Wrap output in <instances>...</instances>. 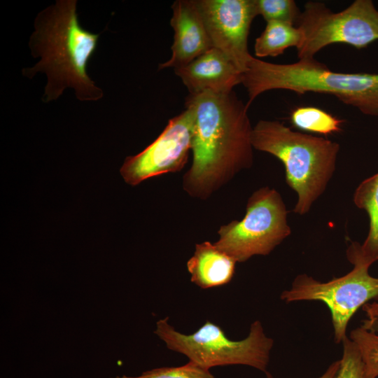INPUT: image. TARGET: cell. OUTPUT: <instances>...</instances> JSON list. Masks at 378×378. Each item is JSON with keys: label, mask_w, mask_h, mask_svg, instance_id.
Here are the masks:
<instances>
[{"label": "cell", "mask_w": 378, "mask_h": 378, "mask_svg": "<svg viewBox=\"0 0 378 378\" xmlns=\"http://www.w3.org/2000/svg\"><path fill=\"white\" fill-rule=\"evenodd\" d=\"M342 344V356L335 378H363L364 364L357 345L347 337Z\"/></svg>", "instance_id": "obj_20"}, {"label": "cell", "mask_w": 378, "mask_h": 378, "mask_svg": "<svg viewBox=\"0 0 378 378\" xmlns=\"http://www.w3.org/2000/svg\"><path fill=\"white\" fill-rule=\"evenodd\" d=\"M349 338L360 351L364 364L363 378H377L378 334L360 326L351 331Z\"/></svg>", "instance_id": "obj_17"}, {"label": "cell", "mask_w": 378, "mask_h": 378, "mask_svg": "<svg viewBox=\"0 0 378 378\" xmlns=\"http://www.w3.org/2000/svg\"><path fill=\"white\" fill-rule=\"evenodd\" d=\"M355 205L364 210L369 218V230L362 244L353 241L346 254L351 262L358 261L372 265L378 260V172L363 180L356 188Z\"/></svg>", "instance_id": "obj_14"}, {"label": "cell", "mask_w": 378, "mask_h": 378, "mask_svg": "<svg viewBox=\"0 0 378 378\" xmlns=\"http://www.w3.org/2000/svg\"><path fill=\"white\" fill-rule=\"evenodd\" d=\"M154 333L167 349L208 370L242 365L265 373L274 345L260 321L251 324L247 337L241 340H230L219 326L209 321L192 334L181 333L169 323L168 317L156 322Z\"/></svg>", "instance_id": "obj_5"}, {"label": "cell", "mask_w": 378, "mask_h": 378, "mask_svg": "<svg viewBox=\"0 0 378 378\" xmlns=\"http://www.w3.org/2000/svg\"><path fill=\"white\" fill-rule=\"evenodd\" d=\"M213 48L223 52L243 74L252 56L248 37L257 16L253 0H195Z\"/></svg>", "instance_id": "obj_10"}, {"label": "cell", "mask_w": 378, "mask_h": 378, "mask_svg": "<svg viewBox=\"0 0 378 378\" xmlns=\"http://www.w3.org/2000/svg\"><path fill=\"white\" fill-rule=\"evenodd\" d=\"M292 125L302 131L329 135L342 131L344 120L314 106H300L290 114Z\"/></svg>", "instance_id": "obj_16"}, {"label": "cell", "mask_w": 378, "mask_h": 378, "mask_svg": "<svg viewBox=\"0 0 378 378\" xmlns=\"http://www.w3.org/2000/svg\"><path fill=\"white\" fill-rule=\"evenodd\" d=\"M302 41V33L295 25L269 21L266 22L265 29L255 41L254 53L257 58L276 57L282 55L289 48L298 49Z\"/></svg>", "instance_id": "obj_15"}, {"label": "cell", "mask_w": 378, "mask_h": 378, "mask_svg": "<svg viewBox=\"0 0 378 378\" xmlns=\"http://www.w3.org/2000/svg\"><path fill=\"white\" fill-rule=\"evenodd\" d=\"M194 117L190 106L170 119L157 139L141 153L125 158L120 172L125 183L137 186L146 179L180 172L192 148Z\"/></svg>", "instance_id": "obj_9"}, {"label": "cell", "mask_w": 378, "mask_h": 378, "mask_svg": "<svg viewBox=\"0 0 378 378\" xmlns=\"http://www.w3.org/2000/svg\"><path fill=\"white\" fill-rule=\"evenodd\" d=\"M353 269L345 275L321 282L307 274L293 280L290 289L280 298L286 303L298 301H321L328 307L336 343L346 337L349 321L360 308L371 300L378 302V277L369 273L370 265L353 261Z\"/></svg>", "instance_id": "obj_8"}, {"label": "cell", "mask_w": 378, "mask_h": 378, "mask_svg": "<svg viewBox=\"0 0 378 378\" xmlns=\"http://www.w3.org/2000/svg\"><path fill=\"white\" fill-rule=\"evenodd\" d=\"M76 0H57L38 13L34 31L29 42L31 54L40 60L32 67L23 69L29 78L38 72L47 76L42 97L50 102L71 88L80 101H97L103 90L88 74V64L94 54L99 34L85 29L79 24Z\"/></svg>", "instance_id": "obj_2"}, {"label": "cell", "mask_w": 378, "mask_h": 378, "mask_svg": "<svg viewBox=\"0 0 378 378\" xmlns=\"http://www.w3.org/2000/svg\"><path fill=\"white\" fill-rule=\"evenodd\" d=\"M113 378H214V377L209 370L189 360L181 366L155 368L136 377L122 375Z\"/></svg>", "instance_id": "obj_19"}, {"label": "cell", "mask_w": 378, "mask_h": 378, "mask_svg": "<svg viewBox=\"0 0 378 378\" xmlns=\"http://www.w3.org/2000/svg\"><path fill=\"white\" fill-rule=\"evenodd\" d=\"M295 26L303 35L297 49L298 59L314 58L334 43L360 49L378 41V8L372 0H356L342 11L333 12L324 3L309 1Z\"/></svg>", "instance_id": "obj_7"}, {"label": "cell", "mask_w": 378, "mask_h": 378, "mask_svg": "<svg viewBox=\"0 0 378 378\" xmlns=\"http://www.w3.org/2000/svg\"><path fill=\"white\" fill-rule=\"evenodd\" d=\"M361 326L367 330L378 332V317L372 321L364 320Z\"/></svg>", "instance_id": "obj_23"}, {"label": "cell", "mask_w": 378, "mask_h": 378, "mask_svg": "<svg viewBox=\"0 0 378 378\" xmlns=\"http://www.w3.org/2000/svg\"><path fill=\"white\" fill-rule=\"evenodd\" d=\"M241 83L248 92V108L267 91L285 90L298 94H331L365 115L378 116L377 74L337 72L314 58L275 64L252 55Z\"/></svg>", "instance_id": "obj_3"}, {"label": "cell", "mask_w": 378, "mask_h": 378, "mask_svg": "<svg viewBox=\"0 0 378 378\" xmlns=\"http://www.w3.org/2000/svg\"><path fill=\"white\" fill-rule=\"evenodd\" d=\"M193 113L192 161L182 180L190 197L206 200L253 163V127L246 104L234 91L189 94Z\"/></svg>", "instance_id": "obj_1"}, {"label": "cell", "mask_w": 378, "mask_h": 378, "mask_svg": "<svg viewBox=\"0 0 378 378\" xmlns=\"http://www.w3.org/2000/svg\"><path fill=\"white\" fill-rule=\"evenodd\" d=\"M236 260L214 243L196 244L192 256L187 261L190 281L202 289L228 284L235 272Z\"/></svg>", "instance_id": "obj_13"}, {"label": "cell", "mask_w": 378, "mask_h": 378, "mask_svg": "<svg viewBox=\"0 0 378 378\" xmlns=\"http://www.w3.org/2000/svg\"></svg>", "instance_id": "obj_24"}, {"label": "cell", "mask_w": 378, "mask_h": 378, "mask_svg": "<svg viewBox=\"0 0 378 378\" xmlns=\"http://www.w3.org/2000/svg\"><path fill=\"white\" fill-rule=\"evenodd\" d=\"M363 310L367 314V319L372 321L378 317V302L367 303L363 307Z\"/></svg>", "instance_id": "obj_22"}, {"label": "cell", "mask_w": 378, "mask_h": 378, "mask_svg": "<svg viewBox=\"0 0 378 378\" xmlns=\"http://www.w3.org/2000/svg\"><path fill=\"white\" fill-rule=\"evenodd\" d=\"M257 15L266 22L279 21L295 25L301 11L293 0H253Z\"/></svg>", "instance_id": "obj_18"}, {"label": "cell", "mask_w": 378, "mask_h": 378, "mask_svg": "<svg viewBox=\"0 0 378 378\" xmlns=\"http://www.w3.org/2000/svg\"><path fill=\"white\" fill-rule=\"evenodd\" d=\"M287 214L286 206L276 189L260 188L248 199L241 220L220 227L214 244L237 262H246L253 255H267L291 234Z\"/></svg>", "instance_id": "obj_6"}, {"label": "cell", "mask_w": 378, "mask_h": 378, "mask_svg": "<svg viewBox=\"0 0 378 378\" xmlns=\"http://www.w3.org/2000/svg\"><path fill=\"white\" fill-rule=\"evenodd\" d=\"M190 94H227L241 83L242 73L220 50L211 48L188 64L175 69Z\"/></svg>", "instance_id": "obj_12"}, {"label": "cell", "mask_w": 378, "mask_h": 378, "mask_svg": "<svg viewBox=\"0 0 378 378\" xmlns=\"http://www.w3.org/2000/svg\"><path fill=\"white\" fill-rule=\"evenodd\" d=\"M251 142L254 149L283 163L286 183L298 195L293 211L307 214L335 172L340 144L270 120H260L253 127Z\"/></svg>", "instance_id": "obj_4"}, {"label": "cell", "mask_w": 378, "mask_h": 378, "mask_svg": "<svg viewBox=\"0 0 378 378\" xmlns=\"http://www.w3.org/2000/svg\"><path fill=\"white\" fill-rule=\"evenodd\" d=\"M340 360L331 363L326 370L318 378H335L340 368ZM265 378H276L269 372H265Z\"/></svg>", "instance_id": "obj_21"}, {"label": "cell", "mask_w": 378, "mask_h": 378, "mask_svg": "<svg viewBox=\"0 0 378 378\" xmlns=\"http://www.w3.org/2000/svg\"><path fill=\"white\" fill-rule=\"evenodd\" d=\"M172 8V56L159 64V70L183 66L213 48L195 0H176Z\"/></svg>", "instance_id": "obj_11"}]
</instances>
